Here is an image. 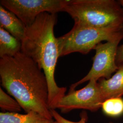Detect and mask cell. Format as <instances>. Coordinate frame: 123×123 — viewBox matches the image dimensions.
<instances>
[{
  "mask_svg": "<svg viewBox=\"0 0 123 123\" xmlns=\"http://www.w3.org/2000/svg\"><path fill=\"white\" fill-rule=\"evenodd\" d=\"M2 86L26 113L31 111L54 121L49 105V86L43 70L21 52L0 59Z\"/></svg>",
  "mask_w": 123,
  "mask_h": 123,
  "instance_id": "obj_1",
  "label": "cell"
},
{
  "mask_svg": "<svg viewBox=\"0 0 123 123\" xmlns=\"http://www.w3.org/2000/svg\"><path fill=\"white\" fill-rule=\"evenodd\" d=\"M63 12L74 24L106 27L123 25V8L114 0H68Z\"/></svg>",
  "mask_w": 123,
  "mask_h": 123,
  "instance_id": "obj_3",
  "label": "cell"
},
{
  "mask_svg": "<svg viewBox=\"0 0 123 123\" xmlns=\"http://www.w3.org/2000/svg\"><path fill=\"white\" fill-rule=\"evenodd\" d=\"M101 108L107 116L116 117L123 114V98H114L106 99L102 105Z\"/></svg>",
  "mask_w": 123,
  "mask_h": 123,
  "instance_id": "obj_12",
  "label": "cell"
},
{
  "mask_svg": "<svg viewBox=\"0 0 123 123\" xmlns=\"http://www.w3.org/2000/svg\"><path fill=\"white\" fill-rule=\"evenodd\" d=\"M22 41L0 27V57H13L21 52Z\"/></svg>",
  "mask_w": 123,
  "mask_h": 123,
  "instance_id": "obj_11",
  "label": "cell"
},
{
  "mask_svg": "<svg viewBox=\"0 0 123 123\" xmlns=\"http://www.w3.org/2000/svg\"><path fill=\"white\" fill-rule=\"evenodd\" d=\"M118 65V70L110 79L102 78L98 81L105 101L111 98H120L123 95V62Z\"/></svg>",
  "mask_w": 123,
  "mask_h": 123,
  "instance_id": "obj_8",
  "label": "cell"
},
{
  "mask_svg": "<svg viewBox=\"0 0 123 123\" xmlns=\"http://www.w3.org/2000/svg\"><path fill=\"white\" fill-rule=\"evenodd\" d=\"M0 27L22 41L26 31V26L12 12L0 6Z\"/></svg>",
  "mask_w": 123,
  "mask_h": 123,
  "instance_id": "obj_9",
  "label": "cell"
},
{
  "mask_svg": "<svg viewBox=\"0 0 123 123\" xmlns=\"http://www.w3.org/2000/svg\"><path fill=\"white\" fill-rule=\"evenodd\" d=\"M41 114L31 111L26 114L18 113L0 112V123H56Z\"/></svg>",
  "mask_w": 123,
  "mask_h": 123,
  "instance_id": "obj_10",
  "label": "cell"
},
{
  "mask_svg": "<svg viewBox=\"0 0 123 123\" xmlns=\"http://www.w3.org/2000/svg\"><path fill=\"white\" fill-rule=\"evenodd\" d=\"M104 101L98 81L92 79L83 88L69 91L59 102L56 109L62 113L78 109L95 112L101 108Z\"/></svg>",
  "mask_w": 123,
  "mask_h": 123,
  "instance_id": "obj_7",
  "label": "cell"
},
{
  "mask_svg": "<svg viewBox=\"0 0 123 123\" xmlns=\"http://www.w3.org/2000/svg\"><path fill=\"white\" fill-rule=\"evenodd\" d=\"M68 0H0V5L14 13L25 26H29L42 13L63 12Z\"/></svg>",
  "mask_w": 123,
  "mask_h": 123,
  "instance_id": "obj_5",
  "label": "cell"
},
{
  "mask_svg": "<svg viewBox=\"0 0 123 123\" xmlns=\"http://www.w3.org/2000/svg\"><path fill=\"white\" fill-rule=\"evenodd\" d=\"M123 38V25L95 27L74 24L70 31L57 38L59 57L74 53L87 54L103 41Z\"/></svg>",
  "mask_w": 123,
  "mask_h": 123,
  "instance_id": "obj_4",
  "label": "cell"
},
{
  "mask_svg": "<svg viewBox=\"0 0 123 123\" xmlns=\"http://www.w3.org/2000/svg\"><path fill=\"white\" fill-rule=\"evenodd\" d=\"M116 62L117 65L123 62V44L120 47L118 48L116 55Z\"/></svg>",
  "mask_w": 123,
  "mask_h": 123,
  "instance_id": "obj_15",
  "label": "cell"
},
{
  "mask_svg": "<svg viewBox=\"0 0 123 123\" xmlns=\"http://www.w3.org/2000/svg\"><path fill=\"white\" fill-rule=\"evenodd\" d=\"M51 112L53 118L57 123H87L88 119V114L85 111H83L80 113V119L77 122L72 121L64 118L55 110H51Z\"/></svg>",
  "mask_w": 123,
  "mask_h": 123,
  "instance_id": "obj_14",
  "label": "cell"
},
{
  "mask_svg": "<svg viewBox=\"0 0 123 123\" xmlns=\"http://www.w3.org/2000/svg\"><path fill=\"white\" fill-rule=\"evenodd\" d=\"M57 22V14H41L31 25L26 26L25 36L22 41L21 52L37 63L47 78L50 110L56 109L67 91L65 87L58 86L54 77L59 57L57 38L54 33Z\"/></svg>",
  "mask_w": 123,
  "mask_h": 123,
  "instance_id": "obj_2",
  "label": "cell"
},
{
  "mask_svg": "<svg viewBox=\"0 0 123 123\" xmlns=\"http://www.w3.org/2000/svg\"><path fill=\"white\" fill-rule=\"evenodd\" d=\"M109 123H113V122H109Z\"/></svg>",
  "mask_w": 123,
  "mask_h": 123,
  "instance_id": "obj_17",
  "label": "cell"
},
{
  "mask_svg": "<svg viewBox=\"0 0 123 123\" xmlns=\"http://www.w3.org/2000/svg\"><path fill=\"white\" fill-rule=\"evenodd\" d=\"M121 40L100 43L94 48L95 55L93 58L91 69L87 74L77 82L71 85L69 91L75 90L79 85L92 79L98 81L100 79H108L118 69L116 58L118 44Z\"/></svg>",
  "mask_w": 123,
  "mask_h": 123,
  "instance_id": "obj_6",
  "label": "cell"
},
{
  "mask_svg": "<svg viewBox=\"0 0 123 123\" xmlns=\"http://www.w3.org/2000/svg\"><path fill=\"white\" fill-rule=\"evenodd\" d=\"M119 3L121 5L122 8H123V0H119Z\"/></svg>",
  "mask_w": 123,
  "mask_h": 123,
  "instance_id": "obj_16",
  "label": "cell"
},
{
  "mask_svg": "<svg viewBox=\"0 0 123 123\" xmlns=\"http://www.w3.org/2000/svg\"><path fill=\"white\" fill-rule=\"evenodd\" d=\"M56 123H57V122H56Z\"/></svg>",
  "mask_w": 123,
  "mask_h": 123,
  "instance_id": "obj_18",
  "label": "cell"
},
{
  "mask_svg": "<svg viewBox=\"0 0 123 123\" xmlns=\"http://www.w3.org/2000/svg\"><path fill=\"white\" fill-rule=\"evenodd\" d=\"M0 108L3 111L9 113H18L22 107L15 98L11 97L0 88Z\"/></svg>",
  "mask_w": 123,
  "mask_h": 123,
  "instance_id": "obj_13",
  "label": "cell"
}]
</instances>
